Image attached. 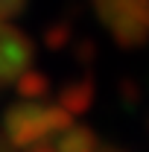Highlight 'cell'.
Returning a JSON list of instances; mask_svg holds the SVG:
<instances>
[{
  "mask_svg": "<svg viewBox=\"0 0 149 152\" xmlns=\"http://www.w3.org/2000/svg\"><path fill=\"white\" fill-rule=\"evenodd\" d=\"M32 152H56V149H47V146H41V149H32Z\"/></svg>",
  "mask_w": 149,
  "mask_h": 152,
  "instance_id": "9",
  "label": "cell"
},
{
  "mask_svg": "<svg viewBox=\"0 0 149 152\" xmlns=\"http://www.w3.org/2000/svg\"><path fill=\"white\" fill-rule=\"evenodd\" d=\"M67 126H73V117L61 105H47V102H26L20 99L9 105L3 114V140L12 149L32 152L56 140Z\"/></svg>",
  "mask_w": 149,
  "mask_h": 152,
  "instance_id": "1",
  "label": "cell"
},
{
  "mask_svg": "<svg viewBox=\"0 0 149 152\" xmlns=\"http://www.w3.org/2000/svg\"><path fill=\"white\" fill-rule=\"evenodd\" d=\"M96 152H126V149H120V146H102V143H99Z\"/></svg>",
  "mask_w": 149,
  "mask_h": 152,
  "instance_id": "8",
  "label": "cell"
},
{
  "mask_svg": "<svg viewBox=\"0 0 149 152\" xmlns=\"http://www.w3.org/2000/svg\"><path fill=\"white\" fill-rule=\"evenodd\" d=\"M20 9H23V0H0V20L9 23L15 15H20Z\"/></svg>",
  "mask_w": 149,
  "mask_h": 152,
  "instance_id": "7",
  "label": "cell"
},
{
  "mask_svg": "<svg viewBox=\"0 0 149 152\" xmlns=\"http://www.w3.org/2000/svg\"><path fill=\"white\" fill-rule=\"evenodd\" d=\"M99 137L88 129V126H67L64 132L56 137V152H96Z\"/></svg>",
  "mask_w": 149,
  "mask_h": 152,
  "instance_id": "5",
  "label": "cell"
},
{
  "mask_svg": "<svg viewBox=\"0 0 149 152\" xmlns=\"http://www.w3.org/2000/svg\"><path fill=\"white\" fill-rule=\"evenodd\" d=\"M15 88H18V94L26 99V102H41L44 96L50 94V79L35 70V67H29V70H23L18 76V82H15Z\"/></svg>",
  "mask_w": 149,
  "mask_h": 152,
  "instance_id": "6",
  "label": "cell"
},
{
  "mask_svg": "<svg viewBox=\"0 0 149 152\" xmlns=\"http://www.w3.org/2000/svg\"><path fill=\"white\" fill-rule=\"evenodd\" d=\"M91 102H93V82L91 79H79V82H70V85L61 88L56 105H61L70 117H76V114L88 111Z\"/></svg>",
  "mask_w": 149,
  "mask_h": 152,
  "instance_id": "4",
  "label": "cell"
},
{
  "mask_svg": "<svg viewBox=\"0 0 149 152\" xmlns=\"http://www.w3.org/2000/svg\"><path fill=\"white\" fill-rule=\"evenodd\" d=\"M102 26L120 47H143L149 41V0H96Z\"/></svg>",
  "mask_w": 149,
  "mask_h": 152,
  "instance_id": "2",
  "label": "cell"
},
{
  "mask_svg": "<svg viewBox=\"0 0 149 152\" xmlns=\"http://www.w3.org/2000/svg\"><path fill=\"white\" fill-rule=\"evenodd\" d=\"M32 44L20 29L0 20V91L15 85L23 70L32 67Z\"/></svg>",
  "mask_w": 149,
  "mask_h": 152,
  "instance_id": "3",
  "label": "cell"
}]
</instances>
